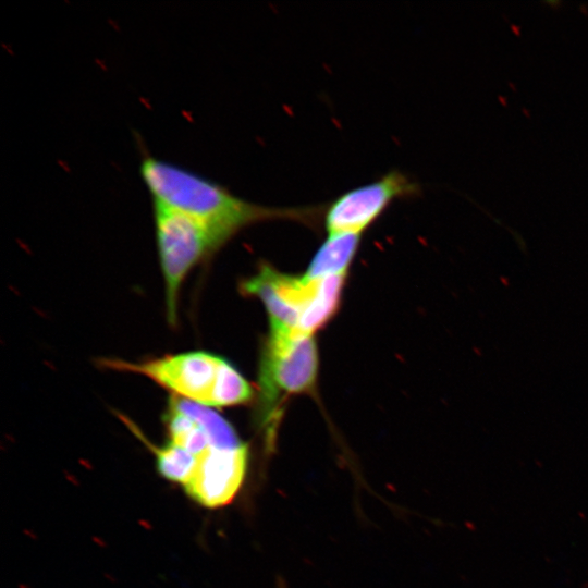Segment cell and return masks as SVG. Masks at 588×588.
Returning a JSON list of instances; mask_svg holds the SVG:
<instances>
[{
  "label": "cell",
  "instance_id": "obj_7",
  "mask_svg": "<svg viewBox=\"0 0 588 588\" xmlns=\"http://www.w3.org/2000/svg\"><path fill=\"white\" fill-rule=\"evenodd\" d=\"M319 279L290 277L264 266L259 273L242 284L245 294L258 296L270 316V324L295 331L315 301Z\"/></svg>",
  "mask_w": 588,
  "mask_h": 588
},
{
  "label": "cell",
  "instance_id": "obj_3",
  "mask_svg": "<svg viewBox=\"0 0 588 588\" xmlns=\"http://www.w3.org/2000/svg\"><path fill=\"white\" fill-rule=\"evenodd\" d=\"M225 359L194 351L144 362L106 358L100 365L118 371L145 376L173 396L212 407V400Z\"/></svg>",
  "mask_w": 588,
  "mask_h": 588
},
{
  "label": "cell",
  "instance_id": "obj_6",
  "mask_svg": "<svg viewBox=\"0 0 588 588\" xmlns=\"http://www.w3.org/2000/svg\"><path fill=\"white\" fill-rule=\"evenodd\" d=\"M248 464V446H210L198 457L196 468L183 486L196 503L217 509L233 501L243 486Z\"/></svg>",
  "mask_w": 588,
  "mask_h": 588
},
{
  "label": "cell",
  "instance_id": "obj_1",
  "mask_svg": "<svg viewBox=\"0 0 588 588\" xmlns=\"http://www.w3.org/2000/svg\"><path fill=\"white\" fill-rule=\"evenodd\" d=\"M140 176L152 203L207 224L226 242L250 224L292 219L309 222L320 217L324 205L278 208L245 200L223 185L175 163L144 154Z\"/></svg>",
  "mask_w": 588,
  "mask_h": 588
},
{
  "label": "cell",
  "instance_id": "obj_11",
  "mask_svg": "<svg viewBox=\"0 0 588 588\" xmlns=\"http://www.w3.org/2000/svg\"><path fill=\"white\" fill-rule=\"evenodd\" d=\"M152 448L158 473L163 478L184 486L194 473L198 457L170 441L162 446Z\"/></svg>",
  "mask_w": 588,
  "mask_h": 588
},
{
  "label": "cell",
  "instance_id": "obj_5",
  "mask_svg": "<svg viewBox=\"0 0 588 588\" xmlns=\"http://www.w3.org/2000/svg\"><path fill=\"white\" fill-rule=\"evenodd\" d=\"M420 186L392 170L380 179L350 189L324 204L323 223L329 234L359 233L399 199L415 197Z\"/></svg>",
  "mask_w": 588,
  "mask_h": 588
},
{
  "label": "cell",
  "instance_id": "obj_13",
  "mask_svg": "<svg viewBox=\"0 0 588 588\" xmlns=\"http://www.w3.org/2000/svg\"><path fill=\"white\" fill-rule=\"evenodd\" d=\"M278 587L279 588H286L285 584L282 580L279 581Z\"/></svg>",
  "mask_w": 588,
  "mask_h": 588
},
{
  "label": "cell",
  "instance_id": "obj_12",
  "mask_svg": "<svg viewBox=\"0 0 588 588\" xmlns=\"http://www.w3.org/2000/svg\"><path fill=\"white\" fill-rule=\"evenodd\" d=\"M252 397L253 390L249 383L225 360L215 391L212 407L244 404Z\"/></svg>",
  "mask_w": 588,
  "mask_h": 588
},
{
  "label": "cell",
  "instance_id": "obj_4",
  "mask_svg": "<svg viewBox=\"0 0 588 588\" xmlns=\"http://www.w3.org/2000/svg\"><path fill=\"white\" fill-rule=\"evenodd\" d=\"M318 356L311 335L270 324V335L260 365V392L267 405L279 394L311 389Z\"/></svg>",
  "mask_w": 588,
  "mask_h": 588
},
{
  "label": "cell",
  "instance_id": "obj_9",
  "mask_svg": "<svg viewBox=\"0 0 588 588\" xmlns=\"http://www.w3.org/2000/svg\"><path fill=\"white\" fill-rule=\"evenodd\" d=\"M169 404L196 421L206 432L211 446L235 449L245 444L233 426L210 407L173 395Z\"/></svg>",
  "mask_w": 588,
  "mask_h": 588
},
{
  "label": "cell",
  "instance_id": "obj_10",
  "mask_svg": "<svg viewBox=\"0 0 588 588\" xmlns=\"http://www.w3.org/2000/svg\"><path fill=\"white\" fill-rule=\"evenodd\" d=\"M164 424L170 442L199 457L210 446L204 429L192 418L168 404Z\"/></svg>",
  "mask_w": 588,
  "mask_h": 588
},
{
  "label": "cell",
  "instance_id": "obj_2",
  "mask_svg": "<svg viewBox=\"0 0 588 588\" xmlns=\"http://www.w3.org/2000/svg\"><path fill=\"white\" fill-rule=\"evenodd\" d=\"M156 243L170 324L177 320L180 290L188 272L226 241L207 224L152 203Z\"/></svg>",
  "mask_w": 588,
  "mask_h": 588
},
{
  "label": "cell",
  "instance_id": "obj_8",
  "mask_svg": "<svg viewBox=\"0 0 588 588\" xmlns=\"http://www.w3.org/2000/svg\"><path fill=\"white\" fill-rule=\"evenodd\" d=\"M360 240L359 233L329 234L315 254L307 272L308 279L346 273Z\"/></svg>",
  "mask_w": 588,
  "mask_h": 588
}]
</instances>
